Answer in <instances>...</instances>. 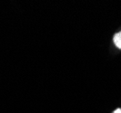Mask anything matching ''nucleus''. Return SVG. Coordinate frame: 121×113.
<instances>
[{
	"label": "nucleus",
	"mask_w": 121,
	"mask_h": 113,
	"mask_svg": "<svg viewBox=\"0 0 121 113\" xmlns=\"http://www.w3.org/2000/svg\"><path fill=\"white\" fill-rule=\"evenodd\" d=\"M113 40H114V43L116 44V46L121 49V32H118L117 34H116Z\"/></svg>",
	"instance_id": "obj_1"
},
{
	"label": "nucleus",
	"mask_w": 121,
	"mask_h": 113,
	"mask_svg": "<svg viewBox=\"0 0 121 113\" xmlns=\"http://www.w3.org/2000/svg\"><path fill=\"white\" fill-rule=\"evenodd\" d=\"M113 113H121V108H119V109H117L116 110H114V111H113Z\"/></svg>",
	"instance_id": "obj_2"
}]
</instances>
